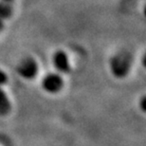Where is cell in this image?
I'll use <instances>...</instances> for the list:
<instances>
[{
	"instance_id": "6da1fadb",
	"label": "cell",
	"mask_w": 146,
	"mask_h": 146,
	"mask_svg": "<svg viewBox=\"0 0 146 146\" xmlns=\"http://www.w3.org/2000/svg\"><path fill=\"white\" fill-rule=\"evenodd\" d=\"M132 65V54L127 50L117 53L111 60V70L118 78H123L129 72Z\"/></svg>"
},
{
	"instance_id": "7a4b0ae2",
	"label": "cell",
	"mask_w": 146,
	"mask_h": 146,
	"mask_svg": "<svg viewBox=\"0 0 146 146\" xmlns=\"http://www.w3.org/2000/svg\"><path fill=\"white\" fill-rule=\"evenodd\" d=\"M37 64L33 58H25L17 66L16 70L20 76L26 79H33L37 73Z\"/></svg>"
},
{
	"instance_id": "3957f363",
	"label": "cell",
	"mask_w": 146,
	"mask_h": 146,
	"mask_svg": "<svg viewBox=\"0 0 146 146\" xmlns=\"http://www.w3.org/2000/svg\"><path fill=\"white\" fill-rule=\"evenodd\" d=\"M63 86V80L57 74H48L43 80V87L48 92H58Z\"/></svg>"
},
{
	"instance_id": "277c9868",
	"label": "cell",
	"mask_w": 146,
	"mask_h": 146,
	"mask_svg": "<svg viewBox=\"0 0 146 146\" xmlns=\"http://www.w3.org/2000/svg\"><path fill=\"white\" fill-rule=\"evenodd\" d=\"M14 0H0V31L2 30L4 22L13 13Z\"/></svg>"
},
{
	"instance_id": "5b68a950",
	"label": "cell",
	"mask_w": 146,
	"mask_h": 146,
	"mask_svg": "<svg viewBox=\"0 0 146 146\" xmlns=\"http://www.w3.org/2000/svg\"><path fill=\"white\" fill-rule=\"evenodd\" d=\"M53 63L56 68L61 72L66 73L70 70L68 59L64 51H57L53 56Z\"/></svg>"
},
{
	"instance_id": "8992f818",
	"label": "cell",
	"mask_w": 146,
	"mask_h": 146,
	"mask_svg": "<svg viewBox=\"0 0 146 146\" xmlns=\"http://www.w3.org/2000/svg\"><path fill=\"white\" fill-rule=\"evenodd\" d=\"M1 86V84H0ZM11 103L9 101L7 95L5 94L4 90L0 87V115L4 116L11 111Z\"/></svg>"
},
{
	"instance_id": "52a82bcc",
	"label": "cell",
	"mask_w": 146,
	"mask_h": 146,
	"mask_svg": "<svg viewBox=\"0 0 146 146\" xmlns=\"http://www.w3.org/2000/svg\"><path fill=\"white\" fill-rule=\"evenodd\" d=\"M7 82V75L5 74L2 70H0V84H4Z\"/></svg>"
}]
</instances>
